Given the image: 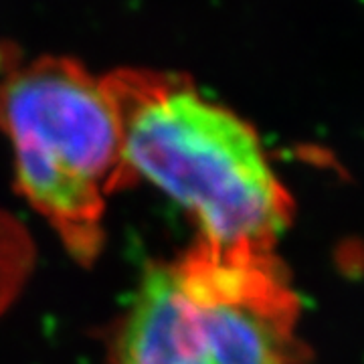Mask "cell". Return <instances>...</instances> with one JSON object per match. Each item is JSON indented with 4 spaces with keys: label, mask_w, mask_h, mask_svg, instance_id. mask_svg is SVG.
Here are the masks:
<instances>
[{
    "label": "cell",
    "mask_w": 364,
    "mask_h": 364,
    "mask_svg": "<svg viewBox=\"0 0 364 364\" xmlns=\"http://www.w3.org/2000/svg\"><path fill=\"white\" fill-rule=\"evenodd\" d=\"M104 81L134 178L156 184L186 208L210 245L275 249L294 200L249 122L184 75L117 69Z\"/></svg>",
    "instance_id": "6da1fadb"
},
{
    "label": "cell",
    "mask_w": 364,
    "mask_h": 364,
    "mask_svg": "<svg viewBox=\"0 0 364 364\" xmlns=\"http://www.w3.org/2000/svg\"><path fill=\"white\" fill-rule=\"evenodd\" d=\"M298 330L299 298L273 251L198 239L146 272L109 364H299Z\"/></svg>",
    "instance_id": "7a4b0ae2"
},
{
    "label": "cell",
    "mask_w": 364,
    "mask_h": 364,
    "mask_svg": "<svg viewBox=\"0 0 364 364\" xmlns=\"http://www.w3.org/2000/svg\"><path fill=\"white\" fill-rule=\"evenodd\" d=\"M0 130L16 182L71 257L91 265L104 247L107 196L134 182L104 75L73 57H35L0 77Z\"/></svg>",
    "instance_id": "3957f363"
},
{
    "label": "cell",
    "mask_w": 364,
    "mask_h": 364,
    "mask_svg": "<svg viewBox=\"0 0 364 364\" xmlns=\"http://www.w3.org/2000/svg\"><path fill=\"white\" fill-rule=\"evenodd\" d=\"M31 265L33 247L23 225L0 213V314L23 289Z\"/></svg>",
    "instance_id": "277c9868"
}]
</instances>
